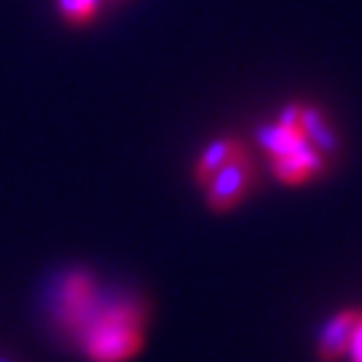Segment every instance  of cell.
<instances>
[{
	"label": "cell",
	"instance_id": "cell-1",
	"mask_svg": "<svg viewBox=\"0 0 362 362\" xmlns=\"http://www.w3.org/2000/svg\"><path fill=\"white\" fill-rule=\"evenodd\" d=\"M255 151L279 185L306 188L333 172L341 137L322 107L293 100L258 127Z\"/></svg>",
	"mask_w": 362,
	"mask_h": 362
},
{
	"label": "cell",
	"instance_id": "cell-2",
	"mask_svg": "<svg viewBox=\"0 0 362 362\" xmlns=\"http://www.w3.org/2000/svg\"><path fill=\"white\" fill-rule=\"evenodd\" d=\"M258 151L239 134H215L191 164V180L212 215H231L258 188Z\"/></svg>",
	"mask_w": 362,
	"mask_h": 362
},
{
	"label": "cell",
	"instance_id": "cell-3",
	"mask_svg": "<svg viewBox=\"0 0 362 362\" xmlns=\"http://www.w3.org/2000/svg\"><path fill=\"white\" fill-rule=\"evenodd\" d=\"M151 330L148 300L132 290L107 293L81 327L73 346L86 362H132L143 354Z\"/></svg>",
	"mask_w": 362,
	"mask_h": 362
},
{
	"label": "cell",
	"instance_id": "cell-4",
	"mask_svg": "<svg viewBox=\"0 0 362 362\" xmlns=\"http://www.w3.org/2000/svg\"><path fill=\"white\" fill-rule=\"evenodd\" d=\"M105 296V287L100 276L89 269H65L54 279L52 293H49V322H52L54 333L65 338L67 344H73L81 327L89 322L94 309L100 306Z\"/></svg>",
	"mask_w": 362,
	"mask_h": 362
},
{
	"label": "cell",
	"instance_id": "cell-5",
	"mask_svg": "<svg viewBox=\"0 0 362 362\" xmlns=\"http://www.w3.org/2000/svg\"><path fill=\"white\" fill-rule=\"evenodd\" d=\"M362 327V311L360 309H344L338 311L330 322L325 325L317 336V357L320 362H338L346 357L354 344V336Z\"/></svg>",
	"mask_w": 362,
	"mask_h": 362
},
{
	"label": "cell",
	"instance_id": "cell-6",
	"mask_svg": "<svg viewBox=\"0 0 362 362\" xmlns=\"http://www.w3.org/2000/svg\"><path fill=\"white\" fill-rule=\"evenodd\" d=\"M57 8L67 25L86 27L100 16L103 3H97V0H57Z\"/></svg>",
	"mask_w": 362,
	"mask_h": 362
},
{
	"label": "cell",
	"instance_id": "cell-7",
	"mask_svg": "<svg viewBox=\"0 0 362 362\" xmlns=\"http://www.w3.org/2000/svg\"><path fill=\"white\" fill-rule=\"evenodd\" d=\"M349 357H351V362H362V327H360V333L354 336V344H351V349H349Z\"/></svg>",
	"mask_w": 362,
	"mask_h": 362
},
{
	"label": "cell",
	"instance_id": "cell-8",
	"mask_svg": "<svg viewBox=\"0 0 362 362\" xmlns=\"http://www.w3.org/2000/svg\"><path fill=\"white\" fill-rule=\"evenodd\" d=\"M0 362H13L11 357H3V354H0Z\"/></svg>",
	"mask_w": 362,
	"mask_h": 362
}]
</instances>
